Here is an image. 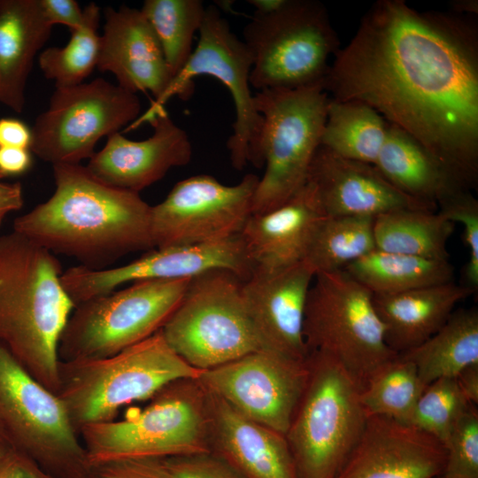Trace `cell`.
<instances>
[{
    "label": "cell",
    "instance_id": "1",
    "mask_svg": "<svg viewBox=\"0 0 478 478\" xmlns=\"http://www.w3.org/2000/svg\"><path fill=\"white\" fill-rule=\"evenodd\" d=\"M330 98L362 102L419 141L464 189L478 177V29L474 17L379 0L335 53Z\"/></svg>",
    "mask_w": 478,
    "mask_h": 478
},
{
    "label": "cell",
    "instance_id": "2",
    "mask_svg": "<svg viewBox=\"0 0 478 478\" xmlns=\"http://www.w3.org/2000/svg\"><path fill=\"white\" fill-rule=\"evenodd\" d=\"M52 166L53 194L16 218L13 231L89 269L155 249L151 205L139 193L106 184L80 164Z\"/></svg>",
    "mask_w": 478,
    "mask_h": 478
},
{
    "label": "cell",
    "instance_id": "3",
    "mask_svg": "<svg viewBox=\"0 0 478 478\" xmlns=\"http://www.w3.org/2000/svg\"><path fill=\"white\" fill-rule=\"evenodd\" d=\"M62 273L56 255L28 237L0 235V343L56 394L58 343L75 307Z\"/></svg>",
    "mask_w": 478,
    "mask_h": 478
},
{
    "label": "cell",
    "instance_id": "4",
    "mask_svg": "<svg viewBox=\"0 0 478 478\" xmlns=\"http://www.w3.org/2000/svg\"><path fill=\"white\" fill-rule=\"evenodd\" d=\"M202 372L171 349L160 329L109 357L60 361L57 395L80 432L86 425L117 419L124 405L150 399L173 381L197 379Z\"/></svg>",
    "mask_w": 478,
    "mask_h": 478
},
{
    "label": "cell",
    "instance_id": "5",
    "mask_svg": "<svg viewBox=\"0 0 478 478\" xmlns=\"http://www.w3.org/2000/svg\"><path fill=\"white\" fill-rule=\"evenodd\" d=\"M142 410L80 429L89 468L119 459L209 451L208 393L197 378L173 381Z\"/></svg>",
    "mask_w": 478,
    "mask_h": 478
},
{
    "label": "cell",
    "instance_id": "6",
    "mask_svg": "<svg viewBox=\"0 0 478 478\" xmlns=\"http://www.w3.org/2000/svg\"><path fill=\"white\" fill-rule=\"evenodd\" d=\"M308 377L285 434L297 478H335L365 429L360 390L331 357L308 353Z\"/></svg>",
    "mask_w": 478,
    "mask_h": 478
},
{
    "label": "cell",
    "instance_id": "7",
    "mask_svg": "<svg viewBox=\"0 0 478 478\" xmlns=\"http://www.w3.org/2000/svg\"><path fill=\"white\" fill-rule=\"evenodd\" d=\"M303 332L308 353L331 357L359 390L398 355L385 342L373 293L344 270L314 275L307 294Z\"/></svg>",
    "mask_w": 478,
    "mask_h": 478
},
{
    "label": "cell",
    "instance_id": "8",
    "mask_svg": "<svg viewBox=\"0 0 478 478\" xmlns=\"http://www.w3.org/2000/svg\"><path fill=\"white\" fill-rule=\"evenodd\" d=\"M243 35L252 59L251 86L258 91L324 86L329 59L340 49L325 6L314 0L254 12Z\"/></svg>",
    "mask_w": 478,
    "mask_h": 478
},
{
    "label": "cell",
    "instance_id": "9",
    "mask_svg": "<svg viewBox=\"0 0 478 478\" xmlns=\"http://www.w3.org/2000/svg\"><path fill=\"white\" fill-rule=\"evenodd\" d=\"M329 100L324 86L266 89L254 95L262 117L259 150L265 172L251 214L280 206L305 184L320 146Z\"/></svg>",
    "mask_w": 478,
    "mask_h": 478
},
{
    "label": "cell",
    "instance_id": "10",
    "mask_svg": "<svg viewBox=\"0 0 478 478\" xmlns=\"http://www.w3.org/2000/svg\"><path fill=\"white\" fill-rule=\"evenodd\" d=\"M243 281L226 269L190 278L161 332L192 367L208 370L261 349L246 310Z\"/></svg>",
    "mask_w": 478,
    "mask_h": 478
},
{
    "label": "cell",
    "instance_id": "11",
    "mask_svg": "<svg viewBox=\"0 0 478 478\" xmlns=\"http://www.w3.org/2000/svg\"><path fill=\"white\" fill-rule=\"evenodd\" d=\"M190 278L143 280L77 305L60 336V361L114 355L159 331Z\"/></svg>",
    "mask_w": 478,
    "mask_h": 478
},
{
    "label": "cell",
    "instance_id": "12",
    "mask_svg": "<svg viewBox=\"0 0 478 478\" xmlns=\"http://www.w3.org/2000/svg\"><path fill=\"white\" fill-rule=\"evenodd\" d=\"M198 33L197 45L184 67L160 97L153 100L128 128L149 122L174 96L188 99L194 90V78L210 75L226 86L235 104V120L227 142L233 167L243 170L248 163L262 167L259 150L262 117L256 109L251 89V56L243 41L231 30L228 21L213 4L205 8Z\"/></svg>",
    "mask_w": 478,
    "mask_h": 478
},
{
    "label": "cell",
    "instance_id": "13",
    "mask_svg": "<svg viewBox=\"0 0 478 478\" xmlns=\"http://www.w3.org/2000/svg\"><path fill=\"white\" fill-rule=\"evenodd\" d=\"M0 422L15 449L56 478H82L90 468L80 434L59 397L0 343Z\"/></svg>",
    "mask_w": 478,
    "mask_h": 478
},
{
    "label": "cell",
    "instance_id": "14",
    "mask_svg": "<svg viewBox=\"0 0 478 478\" xmlns=\"http://www.w3.org/2000/svg\"><path fill=\"white\" fill-rule=\"evenodd\" d=\"M136 94L98 78L56 88L48 109L31 130L29 149L55 165H79L90 159L103 136H109L139 118Z\"/></svg>",
    "mask_w": 478,
    "mask_h": 478
},
{
    "label": "cell",
    "instance_id": "15",
    "mask_svg": "<svg viewBox=\"0 0 478 478\" xmlns=\"http://www.w3.org/2000/svg\"><path fill=\"white\" fill-rule=\"evenodd\" d=\"M258 180L248 173L230 186L209 174L180 181L162 202L151 206L155 248L211 243L240 234L252 213Z\"/></svg>",
    "mask_w": 478,
    "mask_h": 478
},
{
    "label": "cell",
    "instance_id": "16",
    "mask_svg": "<svg viewBox=\"0 0 478 478\" xmlns=\"http://www.w3.org/2000/svg\"><path fill=\"white\" fill-rule=\"evenodd\" d=\"M308 371L307 359L258 349L204 370L197 379L240 414L285 435Z\"/></svg>",
    "mask_w": 478,
    "mask_h": 478
},
{
    "label": "cell",
    "instance_id": "17",
    "mask_svg": "<svg viewBox=\"0 0 478 478\" xmlns=\"http://www.w3.org/2000/svg\"><path fill=\"white\" fill-rule=\"evenodd\" d=\"M254 265L240 234L198 245L152 249L126 265L104 269L76 266L63 271L62 285L77 305L115 290L122 284L143 280L192 278L212 269H226L247 279Z\"/></svg>",
    "mask_w": 478,
    "mask_h": 478
},
{
    "label": "cell",
    "instance_id": "18",
    "mask_svg": "<svg viewBox=\"0 0 478 478\" xmlns=\"http://www.w3.org/2000/svg\"><path fill=\"white\" fill-rule=\"evenodd\" d=\"M315 273L305 262L279 268L254 267L243 281L246 310L261 349L306 360L304 318Z\"/></svg>",
    "mask_w": 478,
    "mask_h": 478
},
{
    "label": "cell",
    "instance_id": "19",
    "mask_svg": "<svg viewBox=\"0 0 478 478\" xmlns=\"http://www.w3.org/2000/svg\"><path fill=\"white\" fill-rule=\"evenodd\" d=\"M446 452L434 436L384 416H369L335 478H436Z\"/></svg>",
    "mask_w": 478,
    "mask_h": 478
},
{
    "label": "cell",
    "instance_id": "20",
    "mask_svg": "<svg viewBox=\"0 0 478 478\" xmlns=\"http://www.w3.org/2000/svg\"><path fill=\"white\" fill-rule=\"evenodd\" d=\"M149 122L153 133L145 140H129L119 132L109 135L89 159L88 170L106 184L139 193L171 168L188 165L192 158L189 137L165 108Z\"/></svg>",
    "mask_w": 478,
    "mask_h": 478
},
{
    "label": "cell",
    "instance_id": "21",
    "mask_svg": "<svg viewBox=\"0 0 478 478\" xmlns=\"http://www.w3.org/2000/svg\"><path fill=\"white\" fill-rule=\"evenodd\" d=\"M307 180L313 184L328 217L374 218L402 209L436 211L396 189L374 166L344 158L321 145L312 158Z\"/></svg>",
    "mask_w": 478,
    "mask_h": 478
},
{
    "label": "cell",
    "instance_id": "22",
    "mask_svg": "<svg viewBox=\"0 0 478 478\" xmlns=\"http://www.w3.org/2000/svg\"><path fill=\"white\" fill-rule=\"evenodd\" d=\"M207 393L212 454L242 478H297L285 435L244 417L218 396Z\"/></svg>",
    "mask_w": 478,
    "mask_h": 478
},
{
    "label": "cell",
    "instance_id": "23",
    "mask_svg": "<svg viewBox=\"0 0 478 478\" xmlns=\"http://www.w3.org/2000/svg\"><path fill=\"white\" fill-rule=\"evenodd\" d=\"M96 67L112 73L122 89L150 92L157 100L171 76L157 36L141 10L108 7Z\"/></svg>",
    "mask_w": 478,
    "mask_h": 478
},
{
    "label": "cell",
    "instance_id": "24",
    "mask_svg": "<svg viewBox=\"0 0 478 478\" xmlns=\"http://www.w3.org/2000/svg\"><path fill=\"white\" fill-rule=\"evenodd\" d=\"M327 217L313 184L268 212L251 214L240 235L254 267L279 269L304 261L313 235Z\"/></svg>",
    "mask_w": 478,
    "mask_h": 478
},
{
    "label": "cell",
    "instance_id": "25",
    "mask_svg": "<svg viewBox=\"0 0 478 478\" xmlns=\"http://www.w3.org/2000/svg\"><path fill=\"white\" fill-rule=\"evenodd\" d=\"M474 293L452 281L391 295H373L388 347L400 354L436 333L459 302Z\"/></svg>",
    "mask_w": 478,
    "mask_h": 478
},
{
    "label": "cell",
    "instance_id": "26",
    "mask_svg": "<svg viewBox=\"0 0 478 478\" xmlns=\"http://www.w3.org/2000/svg\"><path fill=\"white\" fill-rule=\"evenodd\" d=\"M52 27L40 0H0V102L16 112L23 111L34 59Z\"/></svg>",
    "mask_w": 478,
    "mask_h": 478
},
{
    "label": "cell",
    "instance_id": "27",
    "mask_svg": "<svg viewBox=\"0 0 478 478\" xmlns=\"http://www.w3.org/2000/svg\"><path fill=\"white\" fill-rule=\"evenodd\" d=\"M374 166L396 189L434 209L466 189L419 141L389 123Z\"/></svg>",
    "mask_w": 478,
    "mask_h": 478
},
{
    "label": "cell",
    "instance_id": "28",
    "mask_svg": "<svg viewBox=\"0 0 478 478\" xmlns=\"http://www.w3.org/2000/svg\"><path fill=\"white\" fill-rule=\"evenodd\" d=\"M415 366L427 386L441 378H456L466 367L478 364V312L459 309L431 337L398 354Z\"/></svg>",
    "mask_w": 478,
    "mask_h": 478
},
{
    "label": "cell",
    "instance_id": "29",
    "mask_svg": "<svg viewBox=\"0 0 478 478\" xmlns=\"http://www.w3.org/2000/svg\"><path fill=\"white\" fill-rule=\"evenodd\" d=\"M344 270L373 295H391L452 281L449 260L374 250Z\"/></svg>",
    "mask_w": 478,
    "mask_h": 478
},
{
    "label": "cell",
    "instance_id": "30",
    "mask_svg": "<svg viewBox=\"0 0 478 478\" xmlns=\"http://www.w3.org/2000/svg\"><path fill=\"white\" fill-rule=\"evenodd\" d=\"M455 224L436 211L402 209L374 217L377 250L448 260L447 242Z\"/></svg>",
    "mask_w": 478,
    "mask_h": 478
},
{
    "label": "cell",
    "instance_id": "31",
    "mask_svg": "<svg viewBox=\"0 0 478 478\" xmlns=\"http://www.w3.org/2000/svg\"><path fill=\"white\" fill-rule=\"evenodd\" d=\"M389 122L358 101L330 98L320 145L347 159L374 165Z\"/></svg>",
    "mask_w": 478,
    "mask_h": 478
},
{
    "label": "cell",
    "instance_id": "32",
    "mask_svg": "<svg viewBox=\"0 0 478 478\" xmlns=\"http://www.w3.org/2000/svg\"><path fill=\"white\" fill-rule=\"evenodd\" d=\"M374 217L327 216L319 225L304 259L314 271L334 272L376 250Z\"/></svg>",
    "mask_w": 478,
    "mask_h": 478
},
{
    "label": "cell",
    "instance_id": "33",
    "mask_svg": "<svg viewBox=\"0 0 478 478\" xmlns=\"http://www.w3.org/2000/svg\"><path fill=\"white\" fill-rule=\"evenodd\" d=\"M205 8L200 0H146L140 9L157 36L171 81L192 54Z\"/></svg>",
    "mask_w": 478,
    "mask_h": 478
},
{
    "label": "cell",
    "instance_id": "34",
    "mask_svg": "<svg viewBox=\"0 0 478 478\" xmlns=\"http://www.w3.org/2000/svg\"><path fill=\"white\" fill-rule=\"evenodd\" d=\"M426 385L413 364L397 355L384 364L359 392L367 416H384L407 424Z\"/></svg>",
    "mask_w": 478,
    "mask_h": 478
},
{
    "label": "cell",
    "instance_id": "35",
    "mask_svg": "<svg viewBox=\"0 0 478 478\" xmlns=\"http://www.w3.org/2000/svg\"><path fill=\"white\" fill-rule=\"evenodd\" d=\"M100 9L89 4L83 9L80 27L64 47H50L39 56V66L47 79L53 80L56 88L78 85L92 73L97 65L100 35L97 29Z\"/></svg>",
    "mask_w": 478,
    "mask_h": 478
},
{
    "label": "cell",
    "instance_id": "36",
    "mask_svg": "<svg viewBox=\"0 0 478 478\" xmlns=\"http://www.w3.org/2000/svg\"><path fill=\"white\" fill-rule=\"evenodd\" d=\"M470 405L456 378H441L426 386L408 425L434 436L443 444Z\"/></svg>",
    "mask_w": 478,
    "mask_h": 478
},
{
    "label": "cell",
    "instance_id": "37",
    "mask_svg": "<svg viewBox=\"0 0 478 478\" xmlns=\"http://www.w3.org/2000/svg\"><path fill=\"white\" fill-rule=\"evenodd\" d=\"M445 478H478V412L470 405L443 443Z\"/></svg>",
    "mask_w": 478,
    "mask_h": 478
},
{
    "label": "cell",
    "instance_id": "38",
    "mask_svg": "<svg viewBox=\"0 0 478 478\" xmlns=\"http://www.w3.org/2000/svg\"><path fill=\"white\" fill-rule=\"evenodd\" d=\"M438 207V212L448 220L463 226V241L468 249L465 285L475 290L478 287V201L469 190L461 189L442 201Z\"/></svg>",
    "mask_w": 478,
    "mask_h": 478
},
{
    "label": "cell",
    "instance_id": "39",
    "mask_svg": "<svg viewBox=\"0 0 478 478\" xmlns=\"http://www.w3.org/2000/svg\"><path fill=\"white\" fill-rule=\"evenodd\" d=\"M172 478H242L211 452L163 459Z\"/></svg>",
    "mask_w": 478,
    "mask_h": 478
},
{
    "label": "cell",
    "instance_id": "40",
    "mask_svg": "<svg viewBox=\"0 0 478 478\" xmlns=\"http://www.w3.org/2000/svg\"><path fill=\"white\" fill-rule=\"evenodd\" d=\"M90 470L97 478H172L163 459H127L106 462Z\"/></svg>",
    "mask_w": 478,
    "mask_h": 478
},
{
    "label": "cell",
    "instance_id": "41",
    "mask_svg": "<svg viewBox=\"0 0 478 478\" xmlns=\"http://www.w3.org/2000/svg\"><path fill=\"white\" fill-rule=\"evenodd\" d=\"M0 478H56L30 457L9 448L0 456Z\"/></svg>",
    "mask_w": 478,
    "mask_h": 478
},
{
    "label": "cell",
    "instance_id": "42",
    "mask_svg": "<svg viewBox=\"0 0 478 478\" xmlns=\"http://www.w3.org/2000/svg\"><path fill=\"white\" fill-rule=\"evenodd\" d=\"M40 4L44 16L52 26L65 25L73 31L82 22L83 10L74 0H40Z\"/></svg>",
    "mask_w": 478,
    "mask_h": 478
},
{
    "label": "cell",
    "instance_id": "43",
    "mask_svg": "<svg viewBox=\"0 0 478 478\" xmlns=\"http://www.w3.org/2000/svg\"><path fill=\"white\" fill-rule=\"evenodd\" d=\"M31 140V130L22 121L12 118H3L0 120V148L16 147L29 149Z\"/></svg>",
    "mask_w": 478,
    "mask_h": 478
},
{
    "label": "cell",
    "instance_id": "44",
    "mask_svg": "<svg viewBox=\"0 0 478 478\" xmlns=\"http://www.w3.org/2000/svg\"><path fill=\"white\" fill-rule=\"evenodd\" d=\"M31 163L32 158L28 149L0 148V171L6 176L25 173L31 166Z\"/></svg>",
    "mask_w": 478,
    "mask_h": 478
},
{
    "label": "cell",
    "instance_id": "45",
    "mask_svg": "<svg viewBox=\"0 0 478 478\" xmlns=\"http://www.w3.org/2000/svg\"><path fill=\"white\" fill-rule=\"evenodd\" d=\"M23 204L21 184L19 182L6 183L0 181V226L8 213L19 210Z\"/></svg>",
    "mask_w": 478,
    "mask_h": 478
},
{
    "label": "cell",
    "instance_id": "46",
    "mask_svg": "<svg viewBox=\"0 0 478 478\" xmlns=\"http://www.w3.org/2000/svg\"><path fill=\"white\" fill-rule=\"evenodd\" d=\"M458 384L466 400L478 404V364L466 367L456 377Z\"/></svg>",
    "mask_w": 478,
    "mask_h": 478
},
{
    "label": "cell",
    "instance_id": "47",
    "mask_svg": "<svg viewBox=\"0 0 478 478\" xmlns=\"http://www.w3.org/2000/svg\"><path fill=\"white\" fill-rule=\"evenodd\" d=\"M288 0H249L248 3L255 8V13L270 14L281 9Z\"/></svg>",
    "mask_w": 478,
    "mask_h": 478
},
{
    "label": "cell",
    "instance_id": "48",
    "mask_svg": "<svg viewBox=\"0 0 478 478\" xmlns=\"http://www.w3.org/2000/svg\"><path fill=\"white\" fill-rule=\"evenodd\" d=\"M451 5V12L457 14L474 17L478 13L477 0H458Z\"/></svg>",
    "mask_w": 478,
    "mask_h": 478
},
{
    "label": "cell",
    "instance_id": "49",
    "mask_svg": "<svg viewBox=\"0 0 478 478\" xmlns=\"http://www.w3.org/2000/svg\"><path fill=\"white\" fill-rule=\"evenodd\" d=\"M11 447V442L0 422V456Z\"/></svg>",
    "mask_w": 478,
    "mask_h": 478
},
{
    "label": "cell",
    "instance_id": "50",
    "mask_svg": "<svg viewBox=\"0 0 478 478\" xmlns=\"http://www.w3.org/2000/svg\"><path fill=\"white\" fill-rule=\"evenodd\" d=\"M82 478H97L95 474L90 470L87 474H85Z\"/></svg>",
    "mask_w": 478,
    "mask_h": 478
},
{
    "label": "cell",
    "instance_id": "51",
    "mask_svg": "<svg viewBox=\"0 0 478 478\" xmlns=\"http://www.w3.org/2000/svg\"><path fill=\"white\" fill-rule=\"evenodd\" d=\"M5 177H6V175L0 171V181L3 180Z\"/></svg>",
    "mask_w": 478,
    "mask_h": 478
},
{
    "label": "cell",
    "instance_id": "52",
    "mask_svg": "<svg viewBox=\"0 0 478 478\" xmlns=\"http://www.w3.org/2000/svg\"><path fill=\"white\" fill-rule=\"evenodd\" d=\"M436 478H445V477H443V475H441V476H439V477H436Z\"/></svg>",
    "mask_w": 478,
    "mask_h": 478
}]
</instances>
